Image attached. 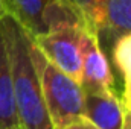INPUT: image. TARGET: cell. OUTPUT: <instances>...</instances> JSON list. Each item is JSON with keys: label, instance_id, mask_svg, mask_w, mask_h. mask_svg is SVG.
I'll return each instance as SVG.
<instances>
[{"label": "cell", "instance_id": "6da1fadb", "mask_svg": "<svg viewBox=\"0 0 131 129\" xmlns=\"http://www.w3.org/2000/svg\"><path fill=\"white\" fill-rule=\"evenodd\" d=\"M0 32L8 53L12 96L20 128L53 129L29 52L31 35L8 14L0 20Z\"/></svg>", "mask_w": 131, "mask_h": 129}, {"label": "cell", "instance_id": "7a4b0ae2", "mask_svg": "<svg viewBox=\"0 0 131 129\" xmlns=\"http://www.w3.org/2000/svg\"><path fill=\"white\" fill-rule=\"evenodd\" d=\"M31 58L38 73L43 99L50 117L53 129L64 128L67 123L82 115L84 91L79 82L67 76L57 65H53L35 46L31 38Z\"/></svg>", "mask_w": 131, "mask_h": 129}, {"label": "cell", "instance_id": "3957f363", "mask_svg": "<svg viewBox=\"0 0 131 129\" xmlns=\"http://www.w3.org/2000/svg\"><path fill=\"white\" fill-rule=\"evenodd\" d=\"M5 12L37 38L66 23H85L84 14L73 0H2Z\"/></svg>", "mask_w": 131, "mask_h": 129}, {"label": "cell", "instance_id": "277c9868", "mask_svg": "<svg viewBox=\"0 0 131 129\" xmlns=\"http://www.w3.org/2000/svg\"><path fill=\"white\" fill-rule=\"evenodd\" d=\"M85 23H66L32 38L40 52L67 76L81 84L82 35Z\"/></svg>", "mask_w": 131, "mask_h": 129}, {"label": "cell", "instance_id": "5b68a950", "mask_svg": "<svg viewBox=\"0 0 131 129\" xmlns=\"http://www.w3.org/2000/svg\"><path fill=\"white\" fill-rule=\"evenodd\" d=\"M85 21L98 33V40L114 43L119 36L131 33V0H93Z\"/></svg>", "mask_w": 131, "mask_h": 129}, {"label": "cell", "instance_id": "8992f818", "mask_svg": "<svg viewBox=\"0 0 131 129\" xmlns=\"http://www.w3.org/2000/svg\"><path fill=\"white\" fill-rule=\"evenodd\" d=\"M82 91L113 90V74L105 53L101 49L98 33L85 28L82 35V67H81Z\"/></svg>", "mask_w": 131, "mask_h": 129}, {"label": "cell", "instance_id": "52a82bcc", "mask_svg": "<svg viewBox=\"0 0 131 129\" xmlns=\"http://www.w3.org/2000/svg\"><path fill=\"white\" fill-rule=\"evenodd\" d=\"M82 115L98 129H122L124 108L113 90L84 91Z\"/></svg>", "mask_w": 131, "mask_h": 129}, {"label": "cell", "instance_id": "ba28073f", "mask_svg": "<svg viewBox=\"0 0 131 129\" xmlns=\"http://www.w3.org/2000/svg\"><path fill=\"white\" fill-rule=\"evenodd\" d=\"M18 119L15 112L11 70L6 47L0 32V129H18Z\"/></svg>", "mask_w": 131, "mask_h": 129}, {"label": "cell", "instance_id": "9c48e42d", "mask_svg": "<svg viewBox=\"0 0 131 129\" xmlns=\"http://www.w3.org/2000/svg\"><path fill=\"white\" fill-rule=\"evenodd\" d=\"M113 59L124 79V90L131 87V33L119 36L113 43Z\"/></svg>", "mask_w": 131, "mask_h": 129}, {"label": "cell", "instance_id": "30bf717a", "mask_svg": "<svg viewBox=\"0 0 131 129\" xmlns=\"http://www.w3.org/2000/svg\"><path fill=\"white\" fill-rule=\"evenodd\" d=\"M61 129H98L90 120H87L84 115H81V117H78V119H75L73 122H70V123H67L64 128Z\"/></svg>", "mask_w": 131, "mask_h": 129}, {"label": "cell", "instance_id": "8fae6325", "mask_svg": "<svg viewBox=\"0 0 131 129\" xmlns=\"http://www.w3.org/2000/svg\"><path fill=\"white\" fill-rule=\"evenodd\" d=\"M73 2L79 6V9L84 14V18H85V14H87V11H89V8H90V5H92L93 0H73Z\"/></svg>", "mask_w": 131, "mask_h": 129}, {"label": "cell", "instance_id": "7c38bea8", "mask_svg": "<svg viewBox=\"0 0 131 129\" xmlns=\"http://www.w3.org/2000/svg\"><path fill=\"white\" fill-rule=\"evenodd\" d=\"M122 129H131V108L124 109V125Z\"/></svg>", "mask_w": 131, "mask_h": 129}, {"label": "cell", "instance_id": "4fadbf2b", "mask_svg": "<svg viewBox=\"0 0 131 129\" xmlns=\"http://www.w3.org/2000/svg\"><path fill=\"white\" fill-rule=\"evenodd\" d=\"M6 12H5V8H3V5H2V0H0V20L3 18V15H5Z\"/></svg>", "mask_w": 131, "mask_h": 129}, {"label": "cell", "instance_id": "5bb4252c", "mask_svg": "<svg viewBox=\"0 0 131 129\" xmlns=\"http://www.w3.org/2000/svg\"><path fill=\"white\" fill-rule=\"evenodd\" d=\"M18 129H21V128H18Z\"/></svg>", "mask_w": 131, "mask_h": 129}]
</instances>
